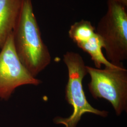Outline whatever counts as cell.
Here are the masks:
<instances>
[{"label": "cell", "mask_w": 127, "mask_h": 127, "mask_svg": "<svg viewBox=\"0 0 127 127\" xmlns=\"http://www.w3.org/2000/svg\"><path fill=\"white\" fill-rule=\"evenodd\" d=\"M12 33L14 46L18 59L28 72L36 78L50 64L51 57L41 36L32 0H23Z\"/></svg>", "instance_id": "cell-1"}, {"label": "cell", "mask_w": 127, "mask_h": 127, "mask_svg": "<svg viewBox=\"0 0 127 127\" xmlns=\"http://www.w3.org/2000/svg\"><path fill=\"white\" fill-rule=\"evenodd\" d=\"M63 61L68 70V82L65 87V98L72 106L73 113L68 117H56L53 123L65 127H76L82 116L87 113L106 117L108 112L95 109L88 100L82 86V81L86 76V65L79 53L68 51L64 55Z\"/></svg>", "instance_id": "cell-2"}, {"label": "cell", "mask_w": 127, "mask_h": 127, "mask_svg": "<svg viewBox=\"0 0 127 127\" xmlns=\"http://www.w3.org/2000/svg\"><path fill=\"white\" fill-rule=\"evenodd\" d=\"M125 7L107 1L106 13L98 22L95 32L103 41L106 58L115 66L127 59V12Z\"/></svg>", "instance_id": "cell-3"}, {"label": "cell", "mask_w": 127, "mask_h": 127, "mask_svg": "<svg viewBox=\"0 0 127 127\" xmlns=\"http://www.w3.org/2000/svg\"><path fill=\"white\" fill-rule=\"evenodd\" d=\"M91 77L88 88L95 99L102 98L112 104L119 116L127 111V70L123 65L104 69L87 66Z\"/></svg>", "instance_id": "cell-4"}, {"label": "cell", "mask_w": 127, "mask_h": 127, "mask_svg": "<svg viewBox=\"0 0 127 127\" xmlns=\"http://www.w3.org/2000/svg\"><path fill=\"white\" fill-rule=\"evenodd\" d=\"M0 50V99H9L19 87L41 84V81L33 77L18 59L14 46L12 33Z\"/></svg>", "instance_id": "cell-5"}, {"label": "cell", "mask_w": 127, "mask_h": 127, "mask_svg": "<svg viewBox=\"0 0 127 127\" xmlns=\"http://www.w3.org/2000/svg\"><path fill=\"white\" fill-rule=\"evenodd\" d=\"M23 2V0H0V49L13 32Z\"/></svg>", "instance_id": "cell-6"}, {"label": "cell", "mask_w": 127, "mask_h": 127, "mask_svg": "<svg viewBox=\"0 0 127 127\" xmlns=\"http://www.w3.org/2000/svg\"><path fill=\"white\" fill-rule=\"evenodd\" d=\"M78 47L91 56L96 68H101L102 65L105 67H114L115 66L109 62L103 53L104 48L103 41L96 33L90 38L78 44Z\"/></svg>", "instance_id": "cell-7"}, {"label": "cell", "mask_w": 127, "mask_h": 127, "mask_svg": "<svg viewBox=\"0 0 127 127\" xmlns=\"http://www.w3.org/2000/svg\"><path fill=\"white\" fill-rule=\"evenodd\" d=\"M95 33V27L91 22L83 19L73 24L68 31L69 36L77 45L90 38Z\"/></svg>", "instance_id": "cell-8"}, {"label": "cell", "mask_w": 127, "mask_h": 127, "mask_svg": "<svg viewBox=\"0 0 127 127\" xmlns=\"http://www.w3.org/2000/svg\"><path fill=\"white\" fill-rule=\"evenodd\" d=\"M107 1L116 2L119 4L123 5L125 7H127V0H107Z\"/></svg>", "instance_id": "cell-9"}]
</instances>
